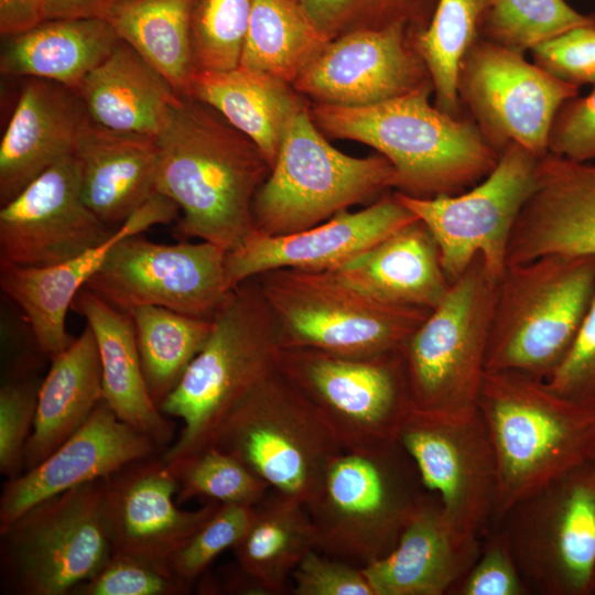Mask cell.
Listing matches in <instances>:
<instances>
[{
    "label": "cell",
    "mask_w": 595,
    "mask_h": 595,
    "mask_svg": "<svg viewBox=\"0 0 595 595\" xmlns=\"http://www.w3.org/2000/svg\"><path fill=\"white\" fill-rule=\"evenodd\" d=\"M156 140L155 191L182 210L176 235L227 253L241 247L255 231L253 198L271 170L258 147L192 96L180 98Z\"/></svg>",
    "instance_id": "obj_1"
},
{
    "label": "cell",
    "mask_w": 595,
    "mask_h": 595,
    "mask_svg": "<svg viewBox=\"0 0 595 595\" xmlns=\"http://www.w3.org/2000/svg\"><path fill=\"white\" fill-rule=\"evenodd\" d=\"M433 86L365 107L312 104L315 125L334 140L369 145L393 166V188L408 196L454 195L482 181L500 153L474 120L441 111L429 101Z\"/></svg>",
    "instance_id": "obj_2"
},
{
    "label": "cell",
    "mask_w": 595,
    "mask_h": 595,
    "mask_svg": "<svg viewBox=\"0 0 595 595\" xmlns=\"http://www.w3.org/2000/svg\"><path fill=\"white\" fill-rule=\"evenodd\" d=\"M478 411L496 456V521L594 454L595 408L558 394L545 380L486 371Z\"/></svg>",
    "instance_id": "obj_3"
},
{
    "label": "cell",
    "mask_w": 595,
    "mask_h": 595,
    "mask_svg": "<svg viewBox=\"0 0 595 595\" xmlns=\"http://www.w3.org/2000/svg\"><path fill=\"white\" fill-rule=\"evenodd\" d=\"M281 348L257 278L240 283L214 314L204 347L160 405L165 415L183 422L178 436L161 452L167 466L212 447L234 408L278 368Z\"/></svg>",
    "instance_id": "obj_4"
},
{
    "label": "cell",
    "mask_w": 595,
    "mask_h": 595,
    "mask_svg": "<svg viewBox=\"0 0 595 595\" xmlns=\"http://www.w3.org/2000/svg\"><path fill=\"white\" fill-rule=\"evenodd\" d=\"M398 441L338 453L305 504L315 550L358 567L386 556L425 496Z\"/></svg>",
    "instance_id": "obj_5"
},
{
    "label": "cell",
    "mask_w": 595,
    "mask_h": 595,
    "mask_svg": "<svg viewBox=\"0 0 595 595\" xmlns=\"http://www.w3.org/2000/svg\"><path fill=\"white\" fill-rule=\"evenodd\" d=\"M595 295V256L548 255L507 266L498 284L486 371L547 380L567 354Z\"/></svg>",
    "instance_id": "obj_6"
},
{
    "label": "cell",
    "mask_w": 595,
    "mask_h": 595,
    "mask_svg": "<svg viewBox=\"0 0 595 595\" xmlns=\"http://www.w3.org/2000/svg\"><path fill=\"white\" fill-rule=\"evenodd\" d=\"M499 281L477 256L405 342L411 409L466 419L478 412Z\"/></svg>",
    "instance_id": "obj_7"
},
{
    "label": "cell",
    "mask_w": 595,
    "mask_h": 595,
    "mask_svg": "<svg viewBox=\"0 0 595 595\" xmlns=\"http://www.w3.org/2000/svg\"><path fill=\"white\" fill-rule=\"evenodd\" d=\"M396 172L381 154L350 156L315 125L307 100L284 133L278 158L252 203L255 230L284 236L393 188Z\"/></svg>",
    "instance_id": "obj_8"
},
{
    "label": "cell",
    "mask_w": 595,
    "mask_h": 595,
    "mask_svg": "<svg viewBox=\"0 0 595 595\" xmlns=\"http://www.w3.org/2000/svg\"><path fill=\"white\" fill-rule=\"evenodd\" d=\"M282 347L375 357L403 348L431 310L381 302L328 271L275 269L256 277Z\"/></svg>",
    "instance_id": "obj_9"
},
{
    "label": "cell",
    "mask_w": 595,
    "mask_h": 595,
    "mask_svg": "<svg viewBox=\"0 0 595 595\" xmlns=\"http://www.w3.org/2000/svg\"><path fill=\"white\" fill-rule=\"evenodd\" d=\"M212 446L304 504L344 450L318 409L278 368L234 408Z\"/></svg>",
    "instance_id": "obj_10"
},
{
    "label": "cell",
    "mask_w": 595,
    "mask_h": 595,
    "mask_svg": "<svg viewBox=\"0 0 595 595\" xmlns=\"http://www.w3.org/2000/svg\"><path fill=\"white\" fill-rule=\"evenodd\" d=\"M111 555L98 479L39 502L0 531L1 591L69 595Z\"/></svg>",
    "instance_id": "obj_11"
},
{
    "label": "cell",
    "mask_w": 595,
    "mask_h": 595,
    "mask_svg": "<svg viewBox=\"0 0 595 595\" xmlns=\"http://www.w3.org/2000/svg\"><path fill=\"white\" fill-rule=\"evenodd\" d=\"M278 369L318 409L346 451L396 442L411 410L402 349L351 357L282 347Z\"/></svg>",
    "instance_id": "obj_12"
},
{
    "label": "cell",
    "mask_w": 595,
    "mask_h": 595,
    "mask_svg": "<svg viewBox=\"0 0 595 595\" xmlns=\"http://www.w3.org/2000/svg\"><path fill=\"white\" fill-rule=\"evenodd\" d=\"M537 163L531 152L510 143L491 172L469 191L429 198L393 192L433 236L451 284L477 256L500 281L511 231L536 187Z\"/></svg>",
    "instance_id": "obj_13"
},
{
    "label": "cell",
    "mask_w": 595,
    "mask_h": 595,
    "mask_svg": "<svg viewBox=\"0 0 595 595\" xmlns=\"http://www.w3.org/2000/svg\"><path fill=\"white\" fill-rule=\"evenodd\" d=\"M506 537L526 584L549 595L595 587V478L587 464L515 506Z\"/></svg>",
    "instance_id": "obj_14"
},
{
    "label": "cell",
    "mask_w": 595,
    "mask_h": 595,
    "mask_svg": "<svg viewBox=\"0 0 595 595\" xmlns=\"http://www.w3.org/2000/svg\"><path fill=\"white\" fill-rule=\"evenodd\" d=\"M226 256L207 241L156 244L139 234L115 245L85 288L129 314L150 305L213 318L234 290Z\"/></svg>",
    "instance_id": "obj_15"
},
{
    "label": "cell",
    "mask_w": 595,
    "mask_h": 595,
    "mask_svg": "<svg viewBox=\"0 0 595 595\" xmlns=\"http://www.w3.org/2000/svg\"><path fill=\"white\" fill-rule=\"evenodd\" d=\"M457 89L461 102L499 153L517 143L539 159L548 153L556 111L578 95L580 87L479 36L462 60Z\"/></svg>",
    "instance_id": "obj_16"
},
{
    "label": "cell",
    "mask_w": 595,
    "mask_h": 595,
    "mask_svg": "<svg viewBox=\"0 0 595 595\" xmlns=\"http://www.w3.org/2000/svg\"><path fill=\"white\" fill-rule=\"evenodd\" d=\"M397 441L414 463L422 485L437 495L456 538L478 541L494 520L498 486L495 451L479 411L453 419L411 409Z\"/></svg>",
    "instance_id": "obj_17"
},
{
    "label": "cell",
    "mask_w": 595,
    "mask_h": 595,
    "mask_svg": "<svg viewBox=\"0 0 595 595\" xmlns=\"http://www.w3.org/2000/svg\"><path fill=\"white\" fill-rule=\"evenodd\" d=\"M112 231L84 202L79 162L72 154L2 205L0 264H57L100 245Z\"/></svg>",
    "instance_id": "obj_18"
},
{
    "label": "cell",
    "mask_w": 595,
    "mask_h": 595,
    "mask_svg": "<svg viewBox=\"0 0 595 595\" xmlns=\"http://www.w3.org/2000/svg\"><path fill=\"white\" fill-rule=\"evenodd\" d=\"M430 85L413 34L394 25L331 40L293 87L312 104L365 107Z\"/></svg>",
    "instance_id": "obj_19"
},
{
    "label": "cell",
    "mask_w": 595,
    "mask_h": 595,
    "mask_svg": "<svg viewBox=\"0 0 595 595\" xmlns=\"http://www.w3.org/2000/svg\"><path fill=\"white\" fill-rule=\"evenodd\" d=\"M177 488L161 452L101 478V509L112 553L169 562L220 506L210 500L195 510L181 509L174 499Z\"/></svg>",
    "instance_id": "obj_20"
},
{
    "label": "cell",
    "mask_w": 595,
    "mask_h": 595,
    "mask_svg": "<svg viewBox=\"0 0 595 595\" xmlns=\"http://www.w3.org/2000/svg\"><path fill=\"white\" fill-rule=\"evenodd\" d=\"M416 216L394 194H383L358 212L348 209L304 230L267 236L256 230L226 256L228 283H240L275 269L331 271L372 247Z\"/></svg>",
    "instance_id": "obj_21"
},
{
    "label": "cell",
    "mask_w": 595,
    "mask_h": 595,
    "mask_svg": "<svg viewBox=\"0 0 595 595\" xmlns=\"http://www.w3.org/2000/svg\"><path fill=\"white\" fill-rule=\"evenodd\" d=\"M177 204L154 192L100 245L67 261L47 267L0 264V288L24 312L35 344L51 360L74 342L66 316L77 293L122 239L139 235L178 214Z\"/></svg>",
    "instance_id": "obj_22"
},
{
    "label": "cell",
    "mask_w": 595,
    "mask_h": 595,
    "mask_svg": "<svg viewBox=\"0 0 595 595\" xmlns=\"http://www.w3.org/2000/svg\"><path fill=\"white\" fill-rule=\"evenodd\" d=\"M162 452L118 419L102 400L88 420L35 467L7 479L0 496V531L39 502L98 480Z\"/></svg>",
    "instance_id": "obj_23"
},
{
    "label": "cell",
    "mask_w": 595,
    "mask_h": 595,
    "mask_svg": "<svg viewBox=\"0 0 595 595\" xmlns=\"http://www.w3.org/2000/svg\"><path fill=\"white\" fill-rule=\"evenodd\" d=\"M548 255L595 256V163L548 152L508 244L507 266Z\"/></svg>",
    "instance_id": "obj_24"
},
{
    "label": "cell",
    "mask_w": 595,
    "mask_h": 595,
    "mask_svg": "<svg viewBox=\"0 0 595 595\" xmlns=\"http://www.w3.org/2000/svg\"><path fill=\"white\" fill-rule=\"evenodd\" d=\"M88 119L76 90L29 77L0 143L1 205L54 164L74 154Z\"/></svg>",
    "instance_id": "obj_25"
},
{
    "label": "cell",
    "mask_w": 595,
    "mask_h": 595,
    "mask_svg": "<svg viewBox=\"0 0 595 595\" xmlns=\"http://www.w3.org/2000/svg\"><path fill=\"white\" fill-rule=\"evenodd\" d=\"M478 554V541H459L439 499L425 495L397 545L363 572L375 595H442L462 582Z\"/></svg>",
    "instance_id": "obj_26"
},
{
    "label": "cell",
    "mask_w": 595,
    "mask_h": 595,
    "mask_svg": "<svg viewBox=\"0 0 595 595\" xmlns=\"http://www.w3.org/2000/svg\"><path fill=\"white\" fill-rule=\"evenodd\" d=\"M83 199L106 225H120L155 191V137L84 125L75 148Z\"/></svg>",
    "instance_id": "obj_27"
},
{
    "label": "cell",
    "mask_w": 595,
    "mask_h": 595,
    "mask_svg": "<svg viewBox=\"0 0 595 595\" xmlns=\"http://www.w3.org/2000/svg\"><path fill=\"white\" fill-rule=\"evenodd\" d=\"M71 309L93 331L101 365L102 400L119 420L164 451L175 440L174 425L148 390L132 315L86 288L77 293Z\"/></svg>",
    "instance_id": "obj_28"
},
{
    "label": "cell",
    "mask_w": 595,
    "mask_h": 595,
    "mask_svg": "<svg viewBox=\"0 0 595 595\" xmlns=\"http://www.w3.org/2000/svg\"><path fill=\"white\" fill-rule=\"evenodd\" d=\"M328 272L381 302L429 310L451 286L437 245L419 219Z\"/></svg>",
    "instance_id": "obj_29"
},
{
    "label": "cell",
    "mask_w": 595,
    "mask_h": 595,
    "mask_svg": "<svg viewBox=\"0 0 595 595\" xmlns=\"http://www.w3.org/2000/svg\"><path fill=\"white\" fill-rule=\"evenodd\" d=\"M76 91L94 122L113 130L155 138L182 97L155 68L120 39Z\"/></svg>",
    "instance_id": "obj_30"
},
{
    "label": "cell",
    "mask_w": 595,
    "mask_h": 595,
    "mask_svg": "<svg viewBox=\"0 0 595 595\" xmlns=\"http://www.w3.org/2000/svg\"><path fill=\"white\" fill-rule=\"evenodd\" d=\"M51 361L39 389L23 472L35 467L73 435L102 401L100 358L88 325Z\"/></svg>",
    "instance_id": "obj_31"
},
{
    "label": "cell",
    "mask_w": 595,
    "mask_h": 595,
    "mask_svg": "<svg viewBox=\"0 0 595 595\" xmlns=\"http://www.w3.org/2000/svg\"><path fill=\"white\" fill-rule=\"evenodd\" d=\"M190 96L218 111L258 147L272 167L294 115L307 101L292 84L245 67L195 72Z\"/></svg>",
    "instance_id": "obj_32"
},
{
    "label": "cell",
    "mask_w": 595,
    "mask_h": 595,
    "mask_svg": "<svg viewBox=\"0 0 595 595\" xmlns=\"http://www.w3.org/2000/svg\"><path fill=\"white\" fill-rule=\"evenodd\" d=\"M0 71L46 79L77 90L119 41L105 19H52L8 36Z\"/></svg>",
    "instance_id": "obj_33"
},
{
    "label": "cell",
    "mask_w": 595,
    "mask_h": 595,
    "mask_svg": "<svg viewBox=\"0 0 595 595\" xmlns=\"http://www.w3.org/2000/svg\"><path fill=\"white\" fill-rule=\"evenodd\" d=\"M313 549L315 532L305 504L270 489L253 507L250 527L232 551L237 565L269 595L285 591Z\"/></svg>",
    "instance_id": "obj_34"
},
{
    "label": "cell",
    "mask_w": 595,
    "mask_h": 595,
    "mask_svg": "<svg viewBox=\"0 0 595 595\" xmlns=\"http://www.w3.org/2000/svg\"><path fill=\"white\" fill-rule=\"evenodd\" d=\"M194 0H119L105 20L117 36L155 68L180 96L194 74L191 12Z\"/></svg>",
    "instance_id": "obj_35"
},
{
    "label": "cell",
    "mask_w": 595,
    "mask_h": 595,
    "mask_svg": "<svg viewBox=\"0 0 595 595\" xmlns=\"http://www.w3.org/2000/svg\"><path fill=\"white\" fill-rule=\"evenodd\" d=\"M328 42L299 0H253L239 66L293 85Z\"/></svg>",
    "instance_id": "obj_36"
},
{
    "label": "cell",
    "mask_w": 595,
    "mask_h": 595,
    "mask_svg": "<svg viewBox=\"0 0 595 595\" xmlns=\"http://www.w3.org/2000/svg\"><path fill=\"white\" fill-rule=\"evenodd\" d=\"M131 315L145 383L160 408L204 347L213 318L150 305Z\"/></svg>",
    "instance_id": "obj_37"
},
{
    "label": "cell",
    "mask_w": 595,
    "mask_h": 595,
    "mask_svg": "<svg viewBox=\"0 0 595 595\" xmlns=\"http://www.w3.org/2000/svg\"><path fill=\"white\" fill-rule=\"evenodd\" d=\"M491 0H437L428 28L413 35L435 94L434 106L458 117L462 102L457 80L463 57L480 36Z\"/></svg>",
    "instance_id": "obj_38"
},
{
    "label": "cell",
    "mask_w": 595,
    "mask_h": 595,
    "mask_svg": "<svg viewBox=\"0 0 595 595\" xmlns=\"http://www.w3.org/2000/svg\"><path fill=\"white\" fill-rule=\"evenodd\" d=\"M595 24L565 0H491L480 36L524 54L534 46L576 26Z\"/></svg>",
    "instance_id": "obj_39"
},
{
    "label": "cell",
    "mask_w": 595,
    "mask_h": 595,
    "mask_svg": "<svg viewBox=\"0 0 595 595\" xmlns=\"http://www.w3.org/2000/svg\"><path fill=\"white\" fill-rule=\"evenodd\" d=\"M322 34L331 40L402 25L413 35L425 30L437 0H299Z\"/></svg>",
    "instance_id": "obj_40"
},
{
    "label": "cell",
    "mask_w": 595,
    "mask_h": 595,
    "mask_svg": "<svg viewBox=\"0 0 595 595\" xmlns=\"http://www.w3.org/2000/svg\"><path fill=\"white\" fill-rule=\"evenodd\" d=\"M253 0H194L191 53L195 72L239 67Z\"/></svg>",
    "instance_id": "obj_41"
},
{
    "label": "cell",
    "mask_w": 595,
    "mask_h": 595,
    "mask_svg": "<svg viewBox=\"0 0 595 595\" xmlns=\"http://www.w3.org/2000/svg\"><path fill=\"white\" fill-rule=\"evenodd\" d=\"M170 468L177 478V504L197 497L255 507L271 489L242 462L214 446Z\"/></svg>",
    "instance_id": "obj_42"
},
{
    "label": "cell",
    "mask_w": 595,
    "mask_h": 595,
    "mask_svg": "<svg viewBox=\"0 0 595 595\" xmlns=\"http://www.w3.org/2000/svg\"><path fill=\"white\" fill-rule=\"evenodd\" d=\"M192 585L169 562L128 553H112L106 564L69 595H184Z\"/></svg>",
    "instance_id": "obj_43"
},
{
    "label": "cell",
    "mask_w": 595,
    "mask_h": 595,
    "mask_svg": "<svg viewBox=\"0 0 595 595\" xmlns=\"http://www.w3.org/2000/svg\"><path fill=\"white\" fill-rule=\"evenodd\" d=\"M252 517L253 507L220 504L217 511L170 558L172 571L193 586L220 553L239 543Z\"/></svg>",
    "instance_id": "obj_44"
},
{
    "label": "cell",
    "mask_w": 595,
    "mask_h": 595,
    "mask_svg": "<svg viewBox=\"0 0 595 595\" xmlns=\"http://www.w3.org/2000/svg\"><path fill=\"white\" fill-rule=\"evenodd\" d=\"M41 382L19 379L1 386L0 472L7 479L23 472L24 450L34 423Z\"/></svg>",
    "instance_id": "obj_45"
},
{
    "label": "cell",
    "mask_w": 595,
    "mask_h": 595,
    "mask_svg": "<svg viewBox=\"0 0 595 595\" xmlns=\"http://www.w3.org/2000/svg\"><path fill=\"white\" fill-rule=\"evenodd\" d=\"M537 66L577 87L595 85V24L571 29L531 50Z\"/></svg>",
    "instance_id": "obj_46"
},
{
    "label": "cell",
    "mask_w": 595,
    "mask_h": 595,
    "mask_svg": "<svg viewBox=\"0 0 595 595\" xmlns=\"http://www.w3.org/2000/svg\"><path fill=\"white\" fill-rule=\"evenodd\" d=\"M545 382L558 394L595 408V295L567 354Z\"/></svg>",
    "instance_id": "obj_47"
},
{
    "label": "cell",
    "mask_w": 595,
    "mask_h": 595,
    "mask_svg": "<svg viewBox=\"0 0 595 595\" xmlns=\"http://www.w3.org/2000/svg\"><path fill=\"white\" fill-rule=\"evenodd\" d=\"M294 595H375L361 567L313 549L291 574Z\"/></svg>",
    "instance_id": "obj_48"
},
{
    "label": "cell",
    "mask_w": 595,
    "mask_h": 595,
    "mask_svg": "<svg viewBox=\"0 0 595 595\" xmlns=\"http://www.w3.org/2000/svg\"><path fill=\"white\" fill-rule=\"evenodd\" d=\"M548 152L581 162L595 161V88L559 108L550 129Z\"/></svg>",
    "instance_id": "obj_49"
},
{
    "label": "cell",
    "mask_w": 595,
    "mask_h": 595,
    "mask_svg": "<svg viewBox=\"0 0 595 595\" xmlns=\"http://www.w3.org/2000/svg\"><path fill=\"white\" fill-rule=\"evenodd\" d=\"M528 591L504 533L490 539L459 584L461 595H522Z\"/></svg>",
    "instance_id": "obj_50"
},
{
    "label": "cell",
    "mask_w": 595,
    "mask_h": 595,
    "mask_svg": "<svg viewBox=\"0 0 595 595\" xmlns=\"http://www.w3.org/2000/svg\"><path fill=\"white\" fill-rule=\"evenodd\" d=\"M42 0H0V33L11 36L42 22Z\"/></svg>",
    "instance_id": "obj_51"
},
{
    "label": "cell",
    "mask_w": 595,
    "mask_h": 595,
    "mask_svg": "<svg viewBox=\"0 0 595 595\" xmlns=\"http://www.w3.org/2000/svg\"><path fill=\"white\" fill-rule=\"evenodd\" d=\"M119 0H42V19H105Z\"/></svg>",
    "instance_id": "obj_52"
},
{
    "label": "cell",
    "mask_w": 595,
    "mask_h": 595,
    "mask_svg": "<svg viewBox=\"0 0 595 595\" xmlns=\"http://www.w3.org/2000/svg\"><path fill=\"white\" fill-rule=\"evenodd\" d=\"M588 465H589V467L592 469V473H593V476L595 478V451H594V454H593L592 458L588 462Z\"/></svg>",
    "instance_id": "obj_53"
}]
</instances>
